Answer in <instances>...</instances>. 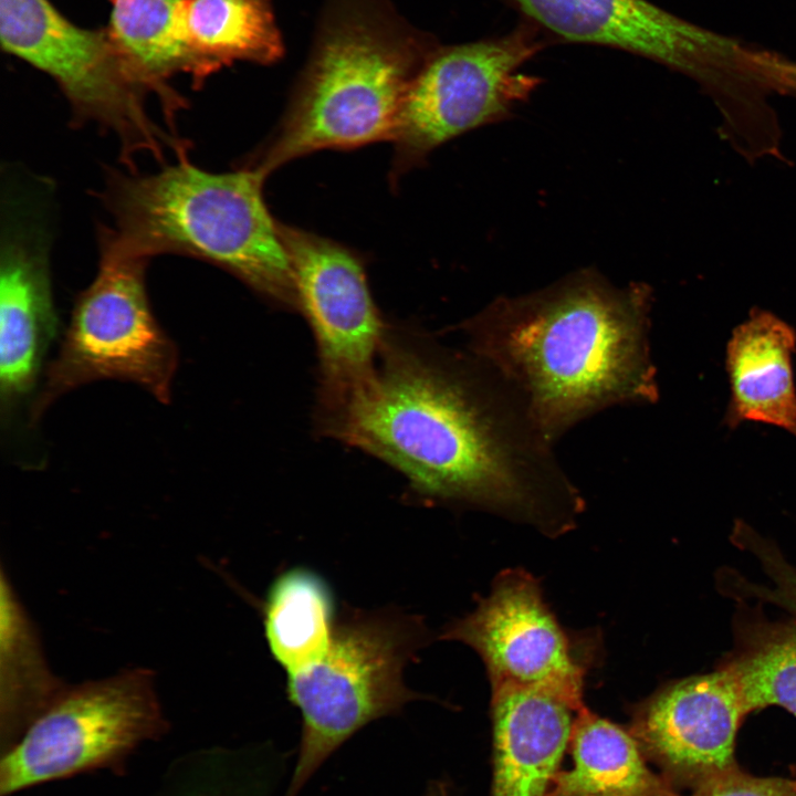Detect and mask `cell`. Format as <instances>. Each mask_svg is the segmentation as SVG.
<instances>
[{"instance_id":"cell-11","label":"cell","mask_w":796,"mask_h":796,"mask_svg":"<svg viewBox=\"0 0 796 796\" xmlns=\"http://www.w3.org/2000/svg\"><path fill=\"white\" fill-rule=\"evenodd\" d=\"M45 185H8L0 238V418L10 426L34 391L56 336Z\"/></svg>"},{"instance_id":"cell-4","label":"cell","mask_w":796,"mask_h":796,"mask_svg":"<svg viewBox=\"0 0 796 796\" xmlns=\"http://www.w3.org/2000/svg\"><path fill=\"white\" fill-rule=\"evenodd\" d=\"M439 45L391 0H324L285 116L249 164L269 175L315 150L392 140L408 88Z\"/></svg>"},{"instance_id":"cell-1","label":"cell","mask_w":796,"mask_h":796,"mask_svg":"<svg viewBox=\"0 0 796 796\" xmlns=\"http://www.w3.org/2000/svg\"><path fill=\"white\" fill-rule=\"evenodd\" d=\"M322 430L386 462L417 495L565 532L585 502L516 390L489 364L388 328Z\"/></svg>"},{"instance_id":"cell-6","label":"cell","mask_w":796,"mask_h":796,"mask_svg":"<svg viewBox=\"0 0 796 796\" xmlns=\"http://www.w3.org/2000/svg\"><path fill=\"white\" fill-rule=\"evenodd\" d=\"M147 264L101 249L96 275L78 294L60 349L31 404V425L65 394L100 380L132 383L160 404L171 401L179 353L153 312Z\"/></svg>"},{"instance_id":"cell-16","label":"cell","mask_w":796,"mask_h":796,"mask_svg":"<svg viewBox=\"0 0 796 796\" xmlns=\"http://www.w3.org/2000/svg\"><path fill=\"white\" fill-rule=\"evenodd\" d=\"M795 350V329L771 312L753 310L733 329L726 346L729 427L761 422L796 437Z\"/></svg>"},{"instance_id":"cell-14","label":"cell","mask_w":796,"mask_h":796,"mask_svg":"<svg viewBox=\"0 0 796 796\" xmlns=\"http://www.w3.org/2000/svg\"><path fill=\"white\" fill-rule=\"evenodd\" d=\"M442 639L476 651L491 685H554L584 692L587 661L545 604L538 582L523 569L495 577L486 598L452 621Z\"/></svg>"},{"instance_id":"cell-2","label":"cell","mask_w":796,"mask_h":796,"mask_svg":"<svg viewBox=\"0 0 796 796\" xmlns=\"http://www.w3.org/2000/svg\"><path fill=\"white\" fill-rule=\"evenodd\" d=\"M652 290L596 269L499 296L461 323L467 349L521 396L551 444L580 421L659 398L649 344Z\"/></svg>"},{"instance_id":"cell-17","label":"cell","mask_w":796,"mask_h":796,"mask_svg":"<svg viewBox=\"0 0 796 796\" xmlns=\"http://www.w3.org/2000/svg\"><path fill=\"white\" fill-rule=\"evenodd\" d=\"M573 766L558 771L547 796H681L654 772L629 730L584 705L569 740Z\"/></svg>"},{"instance_id":"cell-5","label":"cell","mask_w":796,"mask_h":796,"mask_svg":"<svg viewBox=\"0 0 796 796\" xmlns=\"http://www.w3.org/2000/svg\"><path fill=\"white\" fill-rule=\"evenodd\" d=\"M426 639L422 620L397 609L348 610L337 618L325 652L287 674V698L301 713L302 729L283 796H298L362 727L418 700L404 681V669Z\"/></svg>"},{"instance_id":"cell-9","label":"cell","mask_w":796,"mask_h":796,"mask_svg":"<svg viewBox=\"0 0 796 796\" xmlns=\"http://www.w3.org/2000/svg\"><path fill=\"white\" fill-rule=\"evenodd\" d=\"M165 727L150 673L143 670L59 692L3 755L1 796L115 767Z\"/></svg>"},{"instance_id":"cell-8","label":"cell","mask_w":796,"mask_h":796,"mask_svg":"<svg viewBox=\"0 0 796 796\" xmlns=\"http://www.w3.org/2000/svg\"><path fill=\"white\" fill-rule=\"evenodd\" d=\"M542 48L530 25L501 36L439 45L405 96L392 139L397 171L467 132L511 118L541 83L521 69Z\"/></svg>"},{"instance_id":"cell-22","label":"cell","mask_w":796,"mask_h":796,"mask_svg":"<svg viewBox=\"0 0 796 796\" xmlns=\"http://www.w3.org/2000/svg\"><path fill=\"white\" fill-rule=\"evenodd\" d=\"M681 796H796V777L755 776L737 767Z\"/></svg>"},{"instance_id":"cell-13","label":"cell","mask_w":796,"mask_h":796,"mask_svg":"<svg viewBox=\"0 0 796 796\" xmlns=\"http://www.w3.org/2000/svg\"><path fill=\"white\" fill-rule=\"evenodd\" d=\"M746 715L716 667L664 684L633 708L628 730L666 783L685 794L739 767L735 741Z\"/></svg>"},{"instance_id":"cell-10","label":"cell","mask_w":796,"mask_h":796,"mask_svg":"<svg viewBox=\"0 0 796 796\" xmlns=\"http://www.w3.org/2000/svg\"><path fill=\"white\" fill-rule=\"evenodd\" d=\"M295 302L318 356V410L332 407L373 371L388 327L360 261L341 244L280 223Z\"/></svg>"},{"instance_id":"cell-20","label":"cell","mask_w":796,"mask_h":796,"mask_svg":"<svg viewBox=\"0 0 796 796\" xmlns=\"http://www.w3.org/2000/svg\"><path fill=\"white\" fill-rule=\"evenodd\" d=\"M737 603L733 648L718 667L734 682L746 714L776 705L796 716V618L771 620L760 605Z\"/></svg>"},{"instance_id":"cell-12","label":"cell","mask_w":796,"mask_h":796,"mask_svg":"<svg viewBox=\"0 0 796 796\" xmlns=\"http://www.w3.org/2000/svg\"><path fill=\"white\" fill-rule=\"evenodd\" d=\"M536 25L567 42L622 50L685 74L714 97L742 69L744 46L648 0H513Z\"/></svg>"},{"instance_id":"cell-15","label":"cell","mask_w":796,"mask_h":796,"mask_svg":"<svg viewBox=\"0 0 796 796\" xmlns=\"http://www.w3.org/2000/svg\"><path fill=\"white\" fill-rule=\"evenodd\" d=\"M583 693L554 685L492 687L491 796H547L585 705Z\"/></svg>"},{"instance_id":"cell-18","label":"cell","mask_w":796,"mask_h":796,"mask_svg":"<svg viewBox=\"0 0 796 796\" xmlns=\"http://www.w3.org/2000/svg\"><path fill=\"white\" fill-rule=\"evenodd\" d=\"M182 34L193 84L235 62L268 65L284 54L272 0H186Z\"/></svg>"},{"instance_id":"cell-19","label":"cell","mask_w":796,"mask_h":796,"mask_svg":"<svg viewBox=\"0 0 796 796\" xmlns=\"http://www.w3.org/2000/svg\"><path fill=\"white\" fill-rule=\"evenodd\" d=\"M186 0H109L106 32L137 80L155 97L167 124L185 106L170 84L190 74L182 34Z\"/></svg>"},{"instance_id":"cell-21","label":"cell","mask_w":796,"mask_h":796,"mask_svg":"<svg viewBox=\"0 0 796 796\" xmlns=\"http://www.w3.org/2000/svg\"><path fill=\"white\" fill-rule=\"evenodd\" d=\"M336 621L329 586L308 568L284 570L268 590L264 636L273 659L286 674L311 664L325 652Z\"/></svg>"},{"instance_id":"cell-3","label":"cell","mask_w":796,"mask_h":796,"mask_svg":"<svg viewBox=\"0 0 796 796\" xmlns=\"http://www.w3.org/2000/svg\"><path fill=\"white\" fill-rule=\"evenodd\" d=\"M266 176L251 164L211 172L187 150L156 172L113 170L102 193L112 224L101 230L100 248L146 261L161 254L200 259L295 308L280 223L263 198Z\"/></svg>"},{"instance_id":"cell-24","label":"cell","mask_w":796,"mask_h":796,"mask_svg":"<svg viewBox=\"0 0 796 796\" xmlns=\"http://www.w3.org/2000/svg\"><path fill=\"white\" fill-rule=\"evenodd\" d=\"M763 596L767 604L796 618V566L788 559L778 562L771 572Z\"/></svg>"},{"instance_id":"cell-23","label":"cell","mask_w":796,"mask_h":796,"mask_svg":"<svg viewBox=\"0 0 796 796\" xmlns=\"http://www.w3.org/2000/svg\"><path fill=\"white\" fill-rule=\"evenodd\" d=\"M752 64L762 85L772 92L796 96V62L776 53L754 51Z\"/></svg>"},{"instance_id":"cell-7","label":"cell","mask_w":796,"mask_h":796,"mask_svg":"<svg viewBox=\"0 0 796 796\" xmlns=\"http://www.w3.org/2000/svg\"><path fill=\"white\" fill-rule=\"evenodd\" d=\"M2 50L48 74L73 115L98 125L118 142L125 161L139 154L160 159L184 145L148 111L151 95L126 65L106 29L69 20L50 0H0Z\"/></svg>"}]
</instances>
